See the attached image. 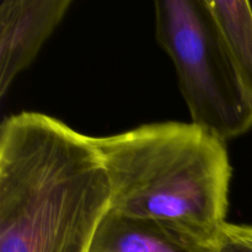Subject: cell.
<instances>
[{"mask_svg":"<svg viewBox=\"0 0 252 252\" xmlns=\"http://www.w3.org/2000/svg\"><path fill=\"white\" fill-rule=\"evenodd\" d=\"M91 137L38 112L0 126V252H89L110 211Z\"/></svg>","mask_w":252,"mask_h":252,"instance_id":"obj_1","label":"cell"},{"mask_svg":"<svg viewBox=\"0 0 252 252\" xmlns=\"http://www.w3.org/2000/svg\"><path fill=\"white\" fill-rule=\"evenodd\" d=\"M91 140L107 175L111 211L217 244L228 223L226 142L174 121Z\"/></svg>","mask_w":252,"mask_h":252,"instance_id":"obj_2","label":"cell"},{"mask_svg":"<svg viewBox=\"0 0 252 252\" xmlns=\"http://www.w3.org/2000/svg\"><path fill=\"white\" fill-rule=\"evenodd\" d=\"M157 41L174 63L191 122L226 142L252 128L241 88L208 0L154 2Z\"/></svg>","mask_w":252,"mask_h":252,"instance_id":"obj_3","label":"cell"},{"mask_svg":"<svg viewBox=\"0 0 252 252\" xmlns=\"http://www.w3.org/2000/svg\"><path fill=\"white\" fill-rule=\"evenodd\" d=\"M71 0H4L0 4V96L33 62Z\"/></svg>","mask_w":252,"mask_h":252,"instance_id":"obj_4","label":"cell"},{"mask_svg":"<svg viewBox=\"0 0 252 252\" xmlns=\"http://www.w3.org/2000/svg\"><path fill=\"white\" fill-rule=\"evenodd\" d=\"M206 243L171 228L108 211L89 252H216Z\"/></svg>","mask_w":252,"mask_h":252,"instance_id":"obj_5","label":"cell"},{"mask_svg":"<svg viewBox=\"0 0 252 252\" xmlns=\"http://www.w3.org/2000/svg\"><path fill=\"white\" fill-rule=\"evenodd\" d=\"M241 88L252 106V6L246 0H208Z\"/></svg>","mask_w":252,"mask_h":252,"instance_id":"obj_6","label":"cell"},{"mask_svg":"<svg viewBox=\"0 0 252 252\" xmlns=\"http://www.w3.org/2000/svg\"><path fill=\"white\" fill-rule=\"evenodd\" d=\"M216 252H252V225L226 223L219 234Z\"/></svg>","mask_w":252,"mask_h":252,"instance_id":"obj_7","label":"cell"}]
</instances>
